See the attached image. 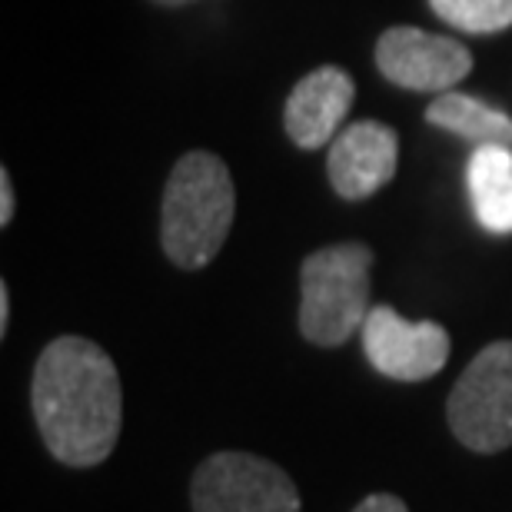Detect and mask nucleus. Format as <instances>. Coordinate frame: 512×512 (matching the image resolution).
Here are the masks:
<instances>
[{
	"label": "nucleus",
	"instance_id": "nucleus-4",
	"mask_svg": "<svg viewBox=\"0 0 512 512\" xmlns=\"http://www.w3.org/2000/svg\"><path fill=\"white\" fill-rule=\"evenodd\" d=\"M446 419L473 453L493 456L512 446V340L476 353L446 399Z\"/></svg>",
	"mask_w": 512,
	"mask_h": 512
},
{
	"label": "nucleus",
	"instance_id": "nucleus-9",
	"mask_svg": "<svg viewBox=\"0 0 512 512\" xmlns=\"http://www.w3.org/2000/svg\"><path fill=\"white\" fill-rule=\"evenodd\" d=\"M356 100V84L343 67H316L290 90L283 127L300 150H320L340 133Z\"/></svg>",
	"mask_w": 512,
	"mask_h": 512
},
{
	"label": "nucleus",
	"instance_id": "nucleus-12",
	"mask_svg": "<svg viewBox=\"0 0 512 512\" xmlns=\"http://www.w3.org/2000/svg\"><path fill=\"white\" fill-rule=\"evenodd\" d=\"M443 24L466 34H499L512 27V0H429Z\"/></svg>",
	"mask_w": 512,
	"mask_h": 512
},
{
	"label": "nucleus",
	"instance_id": "nucleus-11",
	"mask_svg": "<svg viewBox=\"0 0 512 512\" xmlns=\"http://www.w3.org/2000/svg\"><path fill=\"white\" fill-rule=\"evenodd\" d=\"M426 124L453 133V137H463L473 147H486V143L512 147V117L506 110L489 107L479 97L456 94V90H446L426 107Z\"/></svg>",
	"mask_w": 512,
	"mask_h": 512
},
{
	"label": "nucleus",
	"instance_id": "nucleus-2",
	"mask_svg": "<svg viewBox=\"0 0 512 512\" xmlns=\"http://www.w3.org/2000/svg\"><path fill=\"white\" fill-rule=\"evenodd\" d=\"M237 190L217 153L190 150L173 163L163 187L160 243L180 270H203L230 237Z\"/></svg>",
	"mask_w": 512,
	"mask_h": 512
},
{
	"label": "nucleus",
	"instance_id": "nucleus-6",
	"mask_svg": "<svg viewBox=\"0 0 512 512\" xmlns=\"http://www.w3.org/2000/svg\"><path fill=\"white\" fill-rule=\"evenodd\" d=\"M363 353L376 373L399 383H423L449 360V333L433 320L409 323L393 306H370L363 323Z\"/></svg>",
	"mask_w": 512,
	"mask_h": 512
},
{
	"label": "nucleus",
	"instance_id": "nucleus-8",
	"mask_svg": "<svg viewBox=\"0 0 512 512\" xmlns=\"http://www.w3.org/2000/svg\"><path fill=\"white\" fill-rule=\"evenodd\" d=\"M399 137L380 120L343 127L330 143L326 173L343 200H366L396 177Z\"/></svg>",
	"mask_w": 512,
	"mask_h": 512
},
{
	"label": "nucleus",
	"instance_id": "nucleus-13",
	"mask_svg": "<svg viewBox=\"0 0 512 512\" xmlns=\"http://www.w3.org/2000/svg\"><path fill=\"white\" fill-rule=\"evenodd\" d=\"M353 512H409L406 503L399 496H389V493H376V496H366L360 506Z\"/></svg>",
	"mask_w": 512,
	"mask_h": 512
},
{
	"label": "nucleus",
	"instance_id": "nucleus-15",
	"mask_svg": "<svg viewBox=\"0 0 512 512\" xmlns=\"http://www.w3.org/2000/svg\"><path fill=\"white\" fill-rule=\"evenodd\" d=\"M7 323H10V290L7 283H0V333H7Z\"/></svg>",
	"mask_w": 512,
	"mask_h": 512
},
{
	"label": "nucleus",
	"instance_id": "nucleus-10",
	"mask_svg": "<svg viewBox=\"0 0 512 512\" xmlns=\"http://www.w3.org/2000/svg\"><path fill=\"white\" fill-rule=\"evenodd\" d=\"M466 193L479 227L496 237L512 233V147H476L466 163Z\"/></svg>",
	"mask_w": 512,
	"mask_h": 512
},
{
	"label": "nucleus",
	"instance_id": "nucleus-16",
	"mask_svg": "<svg viewBox=\"0 0 512 512\" xmlns=\"http://www.w3.org/2000/svg\"><path fill=\"white\" fill-rule=\"evenodd\" d=\"M160 7H187V4H197V0H153Z\"/></svg>",
	"mask_w": 512,
	"mask_h": 512
},
{
	"label": "nucleus",
	"instance_id": "nucleus-5",
	"mask_svg": "<svg viewBox=\"0 0 512 512\" xmlns=\"http://www.w3.org/2000/svg\"><path fill=\"white\" fill-rule=\"evenodd\" d=\"M193 512H300L296 483L250 453H213L193 473Z\"/></svg>",
	"mask_w": 512,
	"mask_h": 512
},
{
	"label": "nucleus",
	"instance_id": "nucleus-7",
	"mask_svg": "<svg viewBox=\"0 0 512 512\" xmlns=\"http://www.w3.org/2000/svg\"><path fill=\"white\" fill-rule=\"evenodd\" d=\"M376 67L389 84L416 94H446L473 70V54L453 37L419 27H389L376 40Z\"/></svg>",
	"mask_w": 512,
	"mask_h": 512
},
{
	"label": "nucleus",
	"instance_id": "nucleus-1",
	"mask_svg": "<svg viewBox=\"0 0 512 512\" xmlns=\"http://www.w3.org/2000/svg\"><path fill=\"white\" fill-rule=\"evenodd\" d=\"M37 429L64 466H100L114 453L124 423L120 373L104 346L60 336L37 356L30 383Z\"/></svg>",
	"mask_w": 512,
	"mask_h": 512
},
{
	"label": "nucleus",
	"instance_id": "nucleus-3",
	"mask_svg": "<svg viewBox=\"0 0 512 512\" xmlns=\"http://www.w3.org/2000/svg\"><path fill=\"white\" fill-rule=\"evenodd\" d=\"M373 250L366 243H333L300 266V333L316 346H343L370 313Z\"/></svg>",
	"mask_w": 512,
	"mask_h": 512
},
{
	"label": "nucleus",
	"instance_id": "nucleus-14",
	"mask_svg": "<svg viewBox=\"0 0 512 512\" xmlns=\"http://www.w3.org/2000/svg\"><path fill=\"white\" fill-rule=\"evenodd\" d=\"M14 180H10L7 170H0V227H10L14 220Z\"/></svg>",
	"mask_w": 512,
	"mask_h": 512
}]
</instances>
